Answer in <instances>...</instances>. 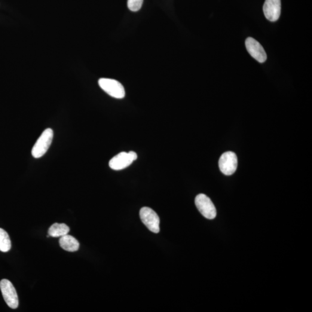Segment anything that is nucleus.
<instances>
[{
	"instance_id": "obj_1",
	"label": "nucleus",
	"mask_w": 312,
	"mask_h": 312,
	"mask_svg": "<svg viewBox=\"0 0 312 312\" xmlns=\"http://www.w3.org/2000/svg\"><path fill=\"white\" fill-rule=\"evenodd\" d=\"M54 136L53 131L48 128L43 132L34 145L32 151L33 157L39 158L42 157L48 151Z\"/></svg>"
},
{
	"instance_id": "obj_2",
	"label": "nucleus",
	"mask_w": 312,
	"mask_h": 312,
	"mask_svg": "<svg viewBox=\"0 0 312 312\" xmlns=\"http://www.w3.org/2000/svg\"><path fill=\"white\" fill-rule=\"evenodd\" d=\"M100 87L110 96L121 99L125 97V90L120 82L115 79L102 78L99 81Z\"/></svg>"
},
{
	"instance_id": "obj_3",
	"label": "nucleus",
	"mask_w": 312,
	"mask_h": 312,
	"mask_svg": "<svg viewBox=\"0 0 312 312\" xmlns=\"http://www.w3.org/2000/svg\"><path fill=\"white\" fill-rule=\"evenodd\" d=\"M140 218L150 231L157 234L160 232V218L154 210L149 207L141 208Z\"/></svg>"
},
{
	"instance_id": "obj_4",
	"label": "nucleus",
	"mask_w": 312,
	"mask_h": 312,
	"mask_svg": "<svg viewBox=\"0 0 312 312\" xmlns=\"http://www.w3.org/2000/svg\"><path fill=\"white\" fill-rule=\"evenodd\" d=\"M0 289L6 304L13 310L19 306V299L16 290L10 280L2 279L0 281Z\"/></svg>"
},
{
	"instance_id": "obj_5",
	"label": "nucleus",
	"mask_w": 312,
	"mask_h": 312,
	"mask_svg": "<svg viewBox=\"0 0 312 312\" xmlns=\"http://www.w3.org/2000/svg\"><path fill=\"white\" fill-rule=\"evenodd\" d=\"M195 204L201 215L212 220L216 216V209L210 199L204 194H198L195 199Z\"/></svg>"
},
{
	"instance_id": "obj_6",
	"label": "nucleus",
	"mask_w": 312,
	"mask_h": 312,
	"mask_svg": "<svg viewBox=\"0 0 312 312\" xmlns=\"http://www.w3.org/2000/svg\"><path fill=\"white\" fill-rule=\"evenodd\" d=\"M138 157L136 152L130 151L127 153L122 152L114 156L109 161V166L111 169L119 171L130 166Z\"/></svg>"
},
{
	"instance_id": "obj_7",
	"label": "nucleus",
	"mask_w": 312,
	"mask_h": 312,
	"mask_svg": "<svg viewBox=\"0 0 312 312\" xmlns=\"http://www.w3.org/2000/svg\"><path fill=\"white\" fill-rule=\"evenodd\" d=\"M219 166L220 171L225 175H232L236 171L237 168V155L232 152H225L219 159Z\"/></svg>"
},
{
	"instance_id": "obj_8",
	"label": "nucleus",
	"mask_w": 312,
	"mask_h": 312,
	"mask_svg": "<svg viewBox=\"0 0 312 312\" xmlns=\"http://www.w3.org/2000/svg\"><path fill=\"white\" fill-rule=\"evenodd\" d=\"M246 47L249 53L259 63H264L267 60V54L261 44L255 39L247 38L245 42Z\"/></svg>"
},
{
	"instance_id": "obj_9",
	"label": "nucleus",
	"mask_w": 312,
	"mask_h": 312,
	"mask_svg": "<svg viewBox=\"0 0 312 312\" xmlns=\"http://www.w3.org/2000/svg\"><path fill=\"white\" fill-rule=\"evenodd\" d=\"M263 11L268 20L277 21L280 16L281 0H265Z\"/></svg>"
},
{
	"instance_id": "obj_10",
	"label": "nucleus",
	"mask_w": 312,
	"mask_h": 312,
	"mask_svg": "<svg viewBox=\"0 0 312 312\" xmlns=\"http://www.w3.org/2000/svg\"><path fill=\"white\" fill-rule=\"evenodd\" d=\"M59 244L61 247L67 252H74L79 248V243L78 240L71 235L68 234L60 237Z\"/></svg>"
},
{
	"instance_id": "obj_11",
	"label": "nucleus",
	"mask_w": 312,
	"mask_h": 312,
	"mask_svg": "<svg viewBox=\"0 0 312 312\" xmlns=\"http://www.w3.org/2000/svg\"><path fill=\"white\" fill-rule=\"evenodd\" d=\"M69 228L64 223H54L51 226L48 230V234L52 237H62L68 234Z\"/></svg>"
},
{
	"instance_id": "obj_12",
	"label": "nucleus",
	"mask_w": 312,
	"mask_h": 312,
	"mask_svg": "<svg viewBox=\"0 0 312 312\" xmlns=\"http://www.w3.org/2000/svg\"><path fill=\"white\" fill-rule=\"evenodd\" d=\"M11 248V242L10 237L4 229L0 228V251L7 252Z\"/></svg>"
},
{
	"instance_id": "obj_13",
	"label": "nucleus",
	"mask_w": 312,
	"mask_h": 312,
	"mask_svg": "<svg viewBox=\"0 0 312 312\" xmlns=\"http://www.w3.org/2000/svg\"><path fill=\"white\" fill-rule=\"evenodd\" d=\"M143 0H128V8L131 11H139L142 7Z\"/></svg>"
}]
</instances>
